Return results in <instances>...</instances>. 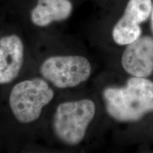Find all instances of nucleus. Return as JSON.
Masks as SVG:
<instances>
[{
    "mask_svg": "<svg viewBox=\"0 0 153 153\" xmlns=\"http://www.w3.org/2000/svg\"><path fill=\"white\" fill-rule=\"evenodd\" d=\"M108 114L115 120L131 123L153 113V82L132 76L123 87H108L103 91Z\"/></svg>",
    "mask_w": 153,
    "mask_h": 153,
    "instance_id": "nucleus-1",
    "label": "nucleus"
},
{
    "mask_svg": "<svg viewBox=\"0 0 153 153\" xmlns=\"http://www.w3.org/2000/svg\"><path fill=\"white\" fill-rule=\"evenodd\" d=\"M95 114L96 105L90 99L60 103L55 109L53 119L55 136L70 146L79 144L85 139Z\"/></svg>",
    "mask_w": 153,
    "mask_h": 153,
    "instance_id": "nucleus-2",
    "label": "nucleus"
},
{
    "mask_svg": "<svg viewBox=\"0 0 153 153\" xmlns=\"http://www.w3.org/2000/svg\"><path fill=\"white\" fill-rule=\"evenodd\" d=\"M54 95V91L45 79H25L16 84L11 90L9 107L19 122L31 123L40 118L44 107L53 100Z\"/></svg>",
    "mask_w": 153,
    "mask_h": 153,
    "instance_id": "nucleus-3",
    "label": "nucleus"
},
{
    "mask_svg": "<svg viewBox=\"0 0 153 153\" xmlns=\"http://www.w3.org/2000/svg\"><path fill=\"white\" fill-rule=\"evenodd\" d=\"M43 79L59 89L75 87L89 79L91 66L81 55H55L48 57L40 68Z\"/></svg>",
    "mask_w": 153,
    "mask_h": 153,
    "instance_id": "nucleus-4",
    "label": "nucleus"
},
{
    "mask_svg": "<svg viewBox=\"0 0 153 153\" xmlns=\"http://www.w3.org/2000/svg\"><path fill=\"white\" fill-rule=\"evenodd\" d=\"M152 8V0H129L123 16L113 28L111 35L115 43L127 45L140 37V24L150 18Z\"/></svg>",
    "mask_w": 153,
    "mask_h": 153,
    "instance_id": "nucleus-5",
    "label": "nucleus"
},
{
    "mask_svg": "<svg viewBox=\"0 0 153 153\" xmlns=\"http://www.w3.org/2000/svg\"><path fill=\"white\" fill-rule=\"evenodd\" d=\"M121 65L132 76H150L153 73V38L140 36L126 45L121 57Z\"/></svg>",
    "mask_w": 153,
    "mask_h": 153,
    "instance_id": "nucleus-6",
    "label": "nucleus"
},
{
    "mask_svg": "<svg viewBox=\"0 0 153 153\" xmlns=\"http://www.w3.org/2000/svg\"><path fill=\"white\" fill-rule=\"evenodd\" d=\"M24 47L17 34L0 38V85L10 83L16 78L24 62Z\"/></svg>",
    "mask_w": 153,
    "mask_h": 153,
    "instance_id": "nucleus-7",
    "label": "nucleus"
},
{
    "mask_svg": "<svg viewBox=\"0 0 153 153\" xmlns=\"http://www.w3.org/2000/svg\"><path fill=\"white\" fill-rule=\"evenodd\" d=\"M71 0H36L28 13L32 25L46 28L70 18L73 11Z\"/></svg>",
    "mask_w": 153,
    "mask_h": 153,
    "instance_id": "nucleus-8",
    "label": "nucleus"
},
{
    "mask_svg": "<svg viewBox=\"0 0 153 153\" xmlns=\"http://www.w3.org/2000/svg\"><path fill=\"white\" fill-rule=\"evenodd\" d=\"M150 27L153 34V4H152V11H151V15H150Z\"/></svg>",
    "mask_w": 153,
    "mask_h": 153,
    "instance_id": "nucleus-9",
    "label": "nucleus"
}]
</instances>
